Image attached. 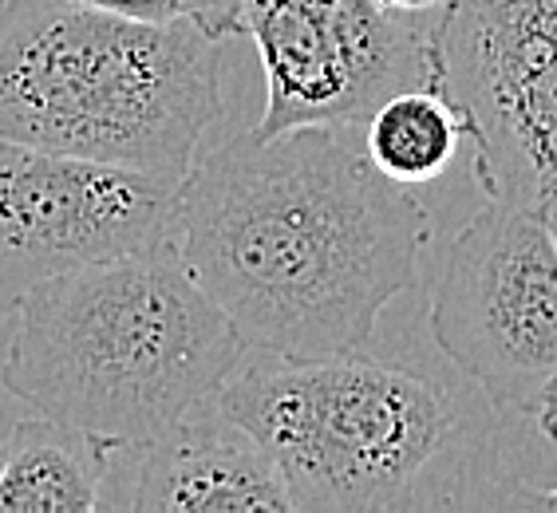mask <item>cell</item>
<instances>
[{
	"label": "cell",
	"mask_w": 557,
	"mask_h": 513,
	"mask_svg": "<svg viewBox=\"0 0 557 513\" xmlns=\"http://www.w3.org/2000/svg\"><path fill=\"white\" fill-rule=\"evenodd\" d=\"M534 423L549 442H557V387L549 391L546 399H542V406L534 411Z\"/></svg>",
	"instance_id": "5bb4252c"
},
{
	"label": "cell",
	"mask_w": 557,
	"mask_h": 513,
	"mask_svg": "<svg viewBox=\"0 0 557 513\" xmlns=\"http://www.w3.org/2000/svg\"><path fill=\"white\" fill-rule=\"evenodd\" d=\"M537 505H542V510H554L557 513V486H554V490H546V493H537Z\"/></svg>",
	"instance_id": "2e32d148"
},
{
	"label": "cell",
	"mask_w": 557,
	"mask_h": 513,
	"mask_svg": "<svg viewBox=\"0 0 557 513\" xmlns=\"http://www.w3.org/2000/svg\"><path fill=\"white\" fill-rule=\"evenodd\" d=\"M242 16L265 72L258 135L364 127L404 87H443L440 21L380 0H242Z\"/></svg>",
	"instance_id": "8992f818"
},
{
	"label": "cell",
	"mask_w": 557,
	"mask_h": 513,
	"mask_svg": "<svg viewBox=\"0 0 557 513\" xmlns=\"http://www.w3.org/2000/svg\"><path fill=\"white\" fill-rule=\"evenodd\" d=\"M222 115V40L79 0H0V142L183 178Z\"/></svg>",
	"instance_id": "3957f363"
},
{
	"label": "cell",
	"mask_w": 557,
	"mask_h": 513,
	"mask_svg": "<svg viewBox=\"0 0 557 513\" xmlns=\"http://www.w3.org/2000/svg\"><path fill=\"white\" fill-rule=\"evenodd\" d=\"M435 222L336 127L237 135L194 154L178 256L253 355H348L419 280Z\"/></svg>",
	"instance_id": "6da1fadb"
},
{
	"label": "cell",
	"mask_w": 557,
	"mask_h": 513,
	"mask_svg": "<svg viewBox=\"0 0 557 513\" xmlns=\"http://www.w3.org/2000/svg\"><path fill=\"white\" fill-rule=\"evenodd\" d=\"M183 178L0 142V312L40 280L178 237Z\"/></svg>",
	"instance_id": "ba28073f"
},
{
	"label": "cell",
	"mask_w": 557,
	"mask_h": 513,
	"mask_svg": "<svg viewBox=\"0 0 557 513\" xmlns=\"http://www.w3.org/2000/svg\"><path fill=\"white\" fill-rule=\"evenodd\" d=\"M364 154L399 186H423L447 174L467 139V115L443 87H404L364 123Z\"/></svg>",
	"instance_id": "8fae6325"
},
{
	"label": "cell",
	"mask_w": 557,
	"mask_h": 513,
	"mask_svg": "<svg viewBox=\"0 0 557 513\" xmlns=\"http://www.w3.org/2000/svg\"><path fill=\"white\" fill-rule=\"evenodd\" d=\"M214 403L273 459L293 510L309 513L408 505L450 435L447 399L428 379L356 352L242 360Z\"/></svg>",
	"instance_id": "277c9868"
},
{
	"label": "cell",
	"mask_w": 557,
	"mask_h": 513,
	"mask_svg": "<svg viewBox=\"0 0 557 513\" xmlns=\"http://www.w3.org/2000/svg\"><path fill=\"white\" fill-rule=\"evenodd\" d=\"M16 312L0 384L115 450L210 403L249 355L174 241L40 280Z\"/></svg>",
	"instance_id": "7a4b0ae2"
},
{
	"label": "cell",
	"mask_w": 557,
	"mask_h": 513,
	"mask_svg": "<svg viewBox=\"0 0 557 513\" xmlns=\"http://www.w3.org/2000/svg\"><path fill=\"white\" fill-rule=\"evenodd\" d=\"M91 9H108L119 16H135V21H190L206 36L225 40V36H246V16H242V0H79Z\"/></svg>",
	"instance_id": "7c38bea8"
},
{
	"label": "cell",
	"mask_w": 557,
	"mask_h": 513,
	"mask_svg": "<svg viewBox=\"0 0 557 513\" xmlns=\"http://www.w3.org/2000/svg\"><path fill=\"white\" fill-rule=\"evenodd\" d=\"M428 321L494 406L534 418L557 387V246L542 214L486 198L450 241Z\"/></svg>",
	"instance_id": "5b68a950"
},
{
	"label": "cell",
	"mask_w": 557,
	"mask_h": 513,
	"mask_svg": "<svg viewBox=\"0 0 557 513\" xmlns=\"http://www.w3.org/2000/svg\"><path fill=\"white\" fill-rule=\"evenodd\" d=\"M384 9L399 12V16H416V21H440L450 0H380Z\"/></svg>",
	"instance_id": "4fadbf2b"
},
{
	"label": "cell",
	"mask_w": 557,
	"mask_h": 513,
	"mask_svg": "<svg viewBox=\"0 0 557 513\" xmlns=\"http://www.w3.org/2000/svg\"><path fill=\"white\" fill-rule=\"evenodd\" d=\"M111 442L60 418H21L0 459V513H91L111 466Z\"/></svg>",
	"instance_id": "30bf717a"
},
{
	"label": "cell",
	"mask_w": 557,
	"mask_h": 513,
	"mask_svg": "<svg viewBox=\"0 0 557 513\" xmlns=\"http://www.w3.org/2000/svg\"><path fill=\"white\" fill-rule=\"evenodd\" d=\"M435 40L474 183L537 210L557 193V0H450Z\"/></svg>",
	"instance_id": "52a82bcc"
},
{
	"label": "cell",
	"mask_w": 557,
	"mask_h": 513,
	"mask_svg": "<svg viewBox=\"0 0 557 513\" xmlns=\"http://www.w3.org/2000/svg\"><path fill=\"white\" fill-rule=\"evenodd\" d=\"M131 510L139 513H289V490L258 439L222 406H194L139 447Z\"/></svg>",
	"instance_id": "9c48e42d"
},
{
	"label": "cell",
	"mask_w": 557,
	"mask_h": 513,
	"mask_svg": "<svg viewBox=\"0 0 557 513\" xmlns=\"http://www.w3.org/2000/svg\"><path fill=\"white\" fill-rule=\"evenodd\" d=\"M537 214H542V222H546L549 237H554V246H557V193H549L546 202L537 205Z\"/></svg>",
	"instance_id": "9a60e30c"
}]
</instances>
